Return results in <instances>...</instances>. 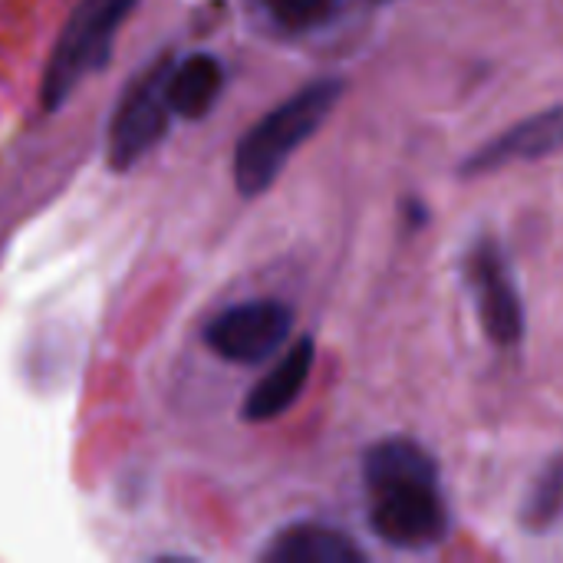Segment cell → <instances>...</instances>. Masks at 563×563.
I'll return each mask as SVG.
<instances>
[{"mask_svg":"<svg viewBox=\"0 0 563 563\" xmlns=\"http://www.w3.org/2000/svg\"><path fill=\"white\" fill-rule=\"evenodd\" d=\"M369 528L399 551H429L449 534L439 465L409 439H383L363 459Z\"/></svg>","mask_w":563,"mask_h":563,"instance_id":"6da1fadb","label":"cell"},{"mask_svg":"<svg viewBox=\"0 0 563 563\" xmlns=\"http://www.w3.org/2000/svg\"><path fill=\"white\" fill-rule=\"evenodd\" d=\"M343 96V79H317L271 109L234 148V185L244 198L264 195L287 158L327 122Z\"/></svg>","mask_w":563,"mask_h":563,"instance_id":"7a4b0ae2","label":"cell"},{"mask_svg":"<svg viewBox=\"0 0 563 563\" xmlns=\"http://www.w3.org/2000/svg\"><path fill=\"white\" fill-rule=\"evenodd\" d=\"M132 7L135 0H79L76 3L43 73V86H40L43 109L49 112L59 109L86 76L106 69L115 33L129 20Z\"/></svg>","mask_w":563,"mask_h":563,"instance_id":"3957f363","label":"cell"},{"mask_svg":"<svg viewBox=\"0 0 563 563\" xmlns=\"http://www.w3.org/2000/svg\"><path fill=\"white\" fill-rule=\"evenodd\" d=\"M168 69H172L168 59H155V66L145 69L119 102L115 119L109 125V165L115 172L132 168L168 132V119H172V106L165 96Z\"/></svg>","mask_w":563,"mask_h":563,"instance_id":"277c9868","label":"cell"},{"mask_svg":"<svg viewBox=\"0 0 563 563\" xmlns=\"http://www.w3.org/2000/svg\"><path fill=\"white\" fill-rule=\"evenodd\" d=\"M290 327V307L277 300H251L218 313L205 330V343L228 363L254 366L271 360L287 343Z\"/></svg>","mask_w":563,"mask_h":563,"instance_id":"5b68a950","label":"cell"},{"mask_svg":"<svg viewBox=\"0 0 563 563\" xmlns=\"http://www.w3.org/2000/svg\"><path fill=\"white\" fill-rule=\"evenodd\" d=\"M465 277L468 290L475 297V310L482 317L485 333L498 346H515L525 336V307L521 294L515 287L511 267L501 254V247L492 238L475 241V247L465 257Z\"/></svg>","mask_w":563,"mask_h":563,"instance_id":"8992f818","label":"cell"},{"mask_svg":"<svg viewBox=\"0 0 563 563\" xmlns=\"http://www.w3.org/2000/svg\"><path fill=\"white\" fill-rule=\"evenodd\" d=\"M563 148V106L538 112L525 122H518L515 129H508L505 135L492 139L485 148H478L472 158H465L462 175H485V172H498L508 162H531V158H544L551 152Z\"/></svg>","mask_w":563,"mask_h":563,"instance_id":"52a82bcc","label":"cell"},{"mask_svg":"<svg viewBox=\"0 0 563 563\" xmlns=\"http://www.w3.org/2000/svg\"><path fill=\"white\" fill-rule=\"evenodd\" d=\"M313 356H317L313 340L310 336H300L280 356V363L247 393V399H244V419L267 422V419L284 416L300 399V393H303V386L310 379V369H313Z\"/></svg>","mask_w":563,"mask_h":563,"instance_id":"ba28073f","label":"cell"},{"mask_svg":"<svg viewBox=\"0 0 563 563\" xmlns=\"http://www.w3.org/2000/svg\"><path fill=\"white\" fill-rule=\"evenodd\" d=\"M224 86V69L211 53H191L181 63H172L165 79V96L175 115L201 119Z\"/></svg>","mask_w":563,"mask_h":563,"instance_id":"9c48e42d","label":"cell"},{"mask_svg":"<svg viewBox=\"0 0 563 563\" xmlns=\"http://www.w3.org/2000/svg\"><path fill=\"white\" fill-rule=\"evenodd\" d=\"M271 563H363L366 554L343 534L323 525H294L264 551Z\"/></svg>","mask_w":563,"mask_h":563,"instance_id":"30bf717a","label":"cell"},{"mask_svg":"<svg viewBox=\"0 0 563 563\" xmlns=\"http://www.w3.org/2000/svg\"><path fill=\"white\" fill-rule=\"evenodd\" d=\"M561 515H563V459H558V462H551V465L541 472V478L534 482V488H531V495H528V501H525L521 518H525V525H528L531 531H548Z\"/></svg>","mask_w":563,"mask_h":563,"instance_id":"8fae6325","label":"cell"},{"mask_svg":"<svg viewBox=\"0 0 563 563\" xmlns=\"http://www.w3.org/2000/svg\"><path fill=\"white\" fill-rule=\"evenodd\" d=\"M264 7L284 30L303 33L330 23L340 10V0H264Z\"/></svg>","mask_w":563,"mask_h":563,"instance_id":"7c38bea8","label":"cell"}]
</instances>
